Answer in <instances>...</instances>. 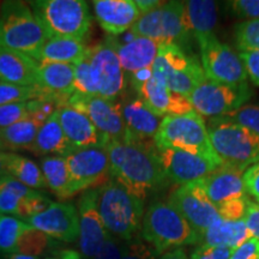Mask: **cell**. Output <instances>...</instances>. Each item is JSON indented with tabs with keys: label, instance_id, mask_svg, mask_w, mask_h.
Returning <instances> with one entry per match:
<instances>
[{
	"label": "cell",
	"instance_id": "6da1fadb",
	"mask_svg": "<svg viewBox=\"0 0 259 259\" xmlns=\"http://www.w3.org/2000/svg\"><path fill=\"white\" fill-rule=\"evenodd\" d=\"M155 142H111L107 144L111 178L141 200L168 179L155 153Z\"/></svg>",
	"mask_w": 259,
	"mask_h": 259
},
{
	"label": "cell",
	"instance_id": "7a4b0ae2",
	"mask_svg": "<svg viewBox=\"0 0 259 259\" xmlns=\"http://www.w3.org/2000/svg\"><path fill=\"white\" fill-rule=\"evenodd\" d=\"M51 37L30 5L4 2L0 5V47L21 52L36 60L41 48Z\"/></svg>",
	"mask_w": 259,
	"mask_h": 259
},
{
	"label": "cell",
	"instance_id": "3957f363",
	"mask_svg": "<svg viewBox=\"0 0 259 259\" xmlns=\"http://www.w3.org/2000/svg\"><path fill=\"white\" fill-rule=\"evenodd\" d=\"M97 190L100 216L107 232L122 241H130L138 235L144 216L143 200L112 178Z\"/></svg>",
	"mask_w": 259,
	"mask_h": 259
},
{
	"label": "cell",
	"instance_id": "277c9868",
	"mask_svg": "<svg viewBox=\"0 0 259 259\" xmlns=\"http://www.w3.org/2000/svg\"><path fill=\"white\" fill-rule=\"evenodd\" d=\"M142 239L158 254L185 245L198 244V235L180 212L168 202L150 204L143 216Z\"/></svg>",
	"mask_w": 259,
	"mask_h": 259
},
{
	"label": "cell",
	"instance_id": "5b68a950",
	"mask_svg": "<svg viewBox=\"0 0 259 259\" xmlns=\"http://www.w3.org/2000/svg\"><path fill=\"white\" fill-rule=\"evenodd\" d=\"M210 142L222 166L246 170L259 161V137L228 116L210 118Z\"/></svg>",
	"mask_w": 259,
	"mask_h": 259
},
{
	"label": "cell",
	"instance_id": "8992f818",
	"mask_svg": "<svg viewBox=\"0 0 259 259\" xmlns=\"http://www.w3.org/2000/svg\"><path fill=\"white\" fill-rule=\"evenodd\" d=\"M154 142L158 148L189 151L222 166L210 142L206 122L196 112L164 116Z\"/></svg>",
	"mask_w": 259,
	"mask_h": 259
},
{
	"label": "cell",
	"instance_id": "52a82bcc",
	"mask_svg": "<svg viewBox=\"0 0 259 259\" xmlns=\"http://www.w3.org/2000/svg\"><path fill=\"white\" fill-rule=\"evenodd\" d=\"M29 5L51 37L84 41L88 36L93 17L83 0H40L30 2Z\"/></svg>",
	"mask_w": 259,
	"mask_h": 259
},
{
	"label": "cell",
	"instance_id": "ba28073f",
	"mask_svg": "<svg viewBox=\"0 0 259 259\" xmlns=\"http://www.w3.org/2000/svg\"><path fill=\"white\" fill-rule=\"evenodd\" d=\"M153 76L170 92L186 97L206 79L202 64L176 45H161L153 65Z\"/></svg>",
	"mask_w": 259,
	"mask_h": 259
},
{
	"label": "cell",
	"instance_id": "9c48e42d",
	"mask_svg": "<svg viewBox=\"0 0 259 259\" xmlns=\"http://www.w3.org/2000/svg\"><path fill=\"white\" fill-rule=\"evenodd\" d=\"M130 32L158 45H176L183 48L192 36L186 23L185 2L163 3L154 11L141 16Z\"/></svg>",
	"mask_w": 259,
	"mask_h": 259
},
{
	"label": "cell",
	"instance_id": "30bf717a",
	"mask_svg": "<svg viewBox=\"0 0 259 259\" xmlns=\"http://www.w3.org/2000/svg\"><path fill=\"white\" fill-rule=\"evenodd\" d=\"M253 95L247 83L223 84L206 78L191 93L189 100L200 116H225L244 107Z\"/></svg>",
	"mask_w": 259,
	"mask_h": 259
},
{
	"label": "cell",
	"instance_id": "8fae6325",
	"mask_svg": "<svg viewBox=\"0 0 259 259\" xmlns=\"http://www.w3.org/2000/svg\"><path fill=\"white\" fill-rule=\"evenodd\" d=\"M70 174V196L99 189L111 179L109 156L106 147L74 149L66 157Z\"/></svg>",
	"mask_w": 259,
	"mask_h": 259
},
{
	"label": "cell",
	"instance_id": "7c38bea8",
	"mask_svg": "<svg viewBox=\"0 0 259 259\" xmlns=\"http://www.w3.org/2000/svg\"><path fill=\"white\" fill-rule=\"evenodd\" d=\"M206 78L223 84H240L247 79L244 64L231 47L219 41L215 34L196 38Z\"/></svg>",
	"mask_w": 259,
	"mask_h": 259
},
{
	"label": "cell",
	"instance_id": "4fadbf2b",
	"mask_svg": "<svg viewBox=\"0 0 259 259\" xmlns=\"http://www.w3.org/2000/svg\"><path fill=\"white\" fill-rule=\"evenodd\" d=\"M66 106H71L85 113L95 125L97 131L106 138L108 143L111 142L127 143V130L122 119L120 106L116 100L73 93Z\"/></svg>",
	"mask_w": 259,
	"mask_h": 259
},
{
	"label": "cell",
	"instance_id": "5bb4252c",
	"mask_svg": "<svg viewBox=\"0 0 259 259\" xmlns=\"http://www.w3.org/2000/svg\"><path fill=\"white\" fill-rule=\"evenodd\" d=\"M130 78L138 99L161 118L194 112L189 97L170 92L167 87L155 79L153 69L141 71Z\"/></svg>",
	"mask_w": 259,
	"mask_h": 259
},
{
	"label": "cell",
	"instance_id": "9a60e30c",
	"mask_svg": "<svg viewBox=\"0 0 259 259\" xmlns=\"http://www.w3.org/2000/svg\"><path fill=\"white\" fill-rule=\"evenodd\" d=\"M93 82L97 96L108 100H116L126 89V76L122 70L115 48L111 41L90 47Z\"/></svg>",
	"mask_w": 259,
	"mask_h": 259
},
{
	"label": "cell",
	"instance_id": "2e32d148",
	"mask_svg": "<svg viewBox=\"0 0 259 259\" xmlns=\"http://www.w3.org/2000/svg\"><path fill=\"white\" fill-rule=\"evenodd\" d=\"M168 203L190 223L197 235L221 219L218 209L208 199L199 181L178 186L170 193Z\"/></svg>",
	"mask_w": 259,
	"mask_h": 259
},
{
	"label": "cell",
	"instance_id": "e0dca14e",
	"mask_svg": "<svg viewBox=\"0 0 259 259\" xmlns=\"http://www.w3.org/2000/svg\"><path fill=\"white\" fill-rule=\"evenodd\" d=\"M155 153L167 179L178 185L202 180L221 167L208 158L189 151L155 147Z\"/></svg>",
	"mask_w": 259,
	"mask_h": 259
},
{
	"label": "cell",
	"instance_id": "ac0fdd59",
	"mask_svg": "<svg viewBox=\"0 0 259 259\" xmlns=\"http://www.w3.org/2000/svg\"><path fill=\"white\" fill-rule=\"evenodd\" d=\"M78 216L80 255L84 259H93L109 234L100 216L99 190H87L82 193L78 202Z\"/></svg>",
	"mask_w": 259,
	"mask_h": 259
},
{
	"label": "cell",
	"instance_id": "d6986e66",
	"mask_svg": "<svg viewBox=\"0 0 259 259\" xmlns=\"http://www.w3.org/2000/svg\"><path fill=\"white\" fill-rule=\"evenodd\" d=\"M27 223L57 240L76 242L79 239L78 210L72 203H53L46 211L29 219Z\"/></svg>",
	"mask_w": 259,
	"mask_h": 259
},
{
	"label": "cell",
	"instance_id": "ffe728a7",
	"mask_svg": "<svg viewBox=\"0 0 259 259\" xmlns=\"http://www.w3.org/2000/svg\"><path fill=\"white\" fill-rule=\"evenodd\" d=\"M57 116L65 137L76 149L107 147L108 142L97 131L89 116L71 106H63L57 111Z\"/></svg>",
	"mask_w": 259,
	"mask_h": 259
},
{
	"label": "cell",
	"instance_id": "44dd1931",
	"mask_svg": "<svg viewBox=\"0 0 259 259\" xmlns=\"http://www.w3.org/2000/svg\"><path fill=\"white\" fill-rule=\"evenodd\" d=\"M93 6L96 21L112 36L131 30L141 17L134 0H95Z\"/></svg>",
	"mask_w": 259,
	"mask_h": 259
},
{
	"label": "cell",
	"instance_id": "7402d4cb",
	"mask_svg": "<svg viewBox=\"0 0 259 259\" xmlns=\"http://www.w3.org/2000/svg\"><path fill=\"white\" fill-rule=\"evenodd\" d=\"M128 134L127 143L154 141L162 119L138 97L118 101Z\"/></svg>",
	"mask_w": 259,
	"mask_h": 259
},
{
	"label": "cell",
	"instance_id": "603a6c76",
	"mask_svg": "<svg viewBox=\"0 0 259 259\" xmlns=\"http://www.w3.org/2000/svg\"><path fill=\"white\" fill-rule=\"evenodd\" d=\"M115 48L119 61L130 77L143 70L153 69L161 45L145 37L134 36L125 42L108 38Z\"/></svg>",
	"mask_w": 259,
	"mask_h": 259
},
{
	"label": "cell",
	"instance_id": "cb8c5ba5",
	"mask_svg": "<svg viewBox=\"0 0 259 259\" xmlns=\"http://www.w3.org/2000/svg\"><path fill=\"white\" fill-rule=\"evenodd\" d=\"M245 170L221 166L204 179L199 180L208 199L213 205L227 200L247 197L244 185Z\"/></svg>",
	"mask_w": 259,
	"mask_h": 259
},
{
	"label": "cell",
	"instance_id": "d4e9b609",
	"mask_svg": "<svg viewBox=\"0 0 259 259\" xmlns=\"http://www.w3.org/2000/svg\"><path fill=\"white\" fill-rule=\"evenodd\" d=\"M74 65L63 63H38L37 84L42 96L53 97L66 106L73 95Z\"/></svg>",
	"mask_w": 259,
	"mask_h": 259
},
{
	"label": "cell",
	"instance_id": "484cf974",
	"mask_svg": "<svg viewBox=\"0 0 259 259\" xmlns=\"http://www.w3.org/2000/svg\"><path fill=\"white\" fill-rule=\"evenodd\" d=\"M38 63L21 52L0 47V82L36 87Z\"/></svg>",
	"mask_w": 259,
	"mask_h": 259
},
{
	"label": "cell",
	"instance_id": "4316f807",
	"mask_svg": "<svg viewBox=\"0 0 259 259\" xmlns=\"http://www.w3.org/2000/svg\"><path fill=\"white\" fill-rule=\"evenodd\" d=\"M250 232L245 220L241 221H226L220 219L209 228L198 234V246H219L235 250L242 242L250 239Z\"/></svg>",
	"mask_w": 259,
	"mask_h": 259
},
{
	"label": "cell",
	"instance_id": "83f0119b",
	"mask_svg": "<svg viewBox=\"0 0 259 259\" xmlns=\"http://www.w3.org/2000/svg\"><path fill=\"white\" fill-rule=\"evenodd\" d=\"M74 149L76 148H73L65 137L56 112V114L52 115L38 130L36 138L29 151L38 156L56 154L57 156L66 157Z\"/></svg>",
	"mask_w": 259,
	"mask_h": 259
},
{
	"label": "cell",
	"instance_id": "f1b7e54d",
	"mask_svg": "<svg viewBox=\"0 0 259 259\" xmlns=\"http://www.w3.org/2000/svg\"><path fill=\"white\" fill-rule=\"evenodd\" d=\"M89 47L83 41L67 37H50L41 48L38 63L78 64L88 53Z\"/></svg>",
	"mask_w": 259,
	"mask_h": 259
},
{
	"label": "cell",
	"instance_id": "f546056e",
	"mask_svg": "<svg viewBox=\"0 0 259 259\" xmlns=\"http://www.w3.org/2000/svg\"><path fill=\"white\" fill-rule=\"evenodd\" d=\"M186 23L191 35L198 38L213 34L218 23V6L210 0H189L185 2Z\"/></svg>",
	"mask_w": 259,
	"mask_h": 259
},
{
	"label": "cell",
	"instance_id": "4dcf8cb0",
	"mask_svg": "<svg viewBox=\"0 0 259 259\" xmlns=\"http://www.w3.org/2000/svg\"><path fill=\"white\" fill-rule=\"evenodd\" d=\"M41 170L46 187L60 199L70 198V174L66 158L46 156L41 160Z\"/></svg>",
	"mask_w": 259,
	"mask_h": 259
},
{
	"label": "cell",
	"instance_id": "1f68e13d",
	"mask_svg": "<svg viewBox=\"0 0 259 259\" xmlns=\"http://www.w3.org/2000/svg\"><path fill=\"white\" fill-rule=\"evenodd\" d=\"M38 193L12 177L0 179V215H17L19 202Z\"/></svg>",
	"mask_w": 259,
	"mask_h": 259
},
{
	"label": "cell",
	"instance_id": "d6a6232c",
	"mask_svg": "<svg viewBox=\"0 0 259 259\" xmlns=\"http://www.w3.org/2000/svg\"><path fill=\"white\" fill-rule=\"evenodd\" d=\"M38 130H40V126L27 116L10 127L2 130L0 135H2L6 149L29 150L36 138Z\"/></svg>",
	"mask_w": 259,
	"mask_h": 259
},
{
	"label": "cell",
	"instance_id": "836d02e7",
	"mask_svg": "<svg viewBox=\"0 0 259 259\" xmlns=\"http://www.w3.org/2000/svg\"><path fill=\"white\" fill-rule=\"evenodd\" d=\"M9 176L21 181L32 190L45 189L46 181L41 168L30 158L12 154L9 164Z\"/></svg>",
	"mask_w": 259,
	"mask_h": 259
},
{
	"label": "cell",
	"instance_id": "e575fe53",
	"mask_svg": "<svg viewBox=\"0 0 259 259\" xmlns=\"http://www.w3.org/2000/svg\"><path fill=\"white\" fill-rule=\"evenodd\" d=\"M52 248H56V242L53 241V239L30 226L22 233L16 246L15 253L41 257Z\"/></svg>",
	"mask_w": 259,
	"mask_h": 259
},
{
	"label": "cell",
	"instance_id": "d590c367",
	"mask_svg": "<svg viewBox=\"0 0 259 259\" xmlns=\"http://www.w3.org/2000/svg\"><path fill=\"white\" fill-rule=\"evenodd\" d=\"M27 222L10 215H0V254L9 255L16 252L22 233L29 228Z\"/></svg>",
	"mask_w": 259,
	"mask_h": 259
},
{
	"label": "cell",
	"instance_id": "8d00e7d4",
	"mask_svg": "<svg viewBox=\"0 0 259 259\" xmlns=\"http://www.w3.org/2000/svg\"><path fill=\"white\" fill-rule=\"evenodd\" d=\"M235 45L240 52L259 51V19L244 21L235 25Z\"/></svg>",
	"mask_w": 259,
	"mask_h": 259
},
{
	"label": "cell",
	"instance_id": "74e56055",
	"mask_svg": "<svg viewBox=\"0 0 259 259\" xmlns=\"http://www.w3.org/2000/svg\"><path fill=\"white\" fill-rule=\"evenodd\" d=\"M73 88L74 93L80 95L95 96L97 95L95 84L93 82L92 76V63H90V47L88 53L80 60L78 64L74 65L73 74Z\"/></svg>",
	"mask_w": 259,
	"mask_h": 259
},
{
	"label": "cell",
	"instance_id": "f35d334b",
	"mask_svg": "<svg viewBox=\"0 0 259 259\" xmlns=\"http://www.w3.org/2000/svg\"><path fill=\"white\" fill-rule=\"evenodd\" d=\"M41 96L42 93L37 87H22L0 82V106L28 102Z\"/></svg>",
	"mask_w": 259,
	"mask_h": 259
},
{
	"label": "cell",
	"instance_id": "ab89813d",
	"mask_svg": "<svg viewBox=\"0 0 259 259\" xmlns=\"http://www.w3.org/2000/svg\"><path fill=\"white\" fill-rule=\"evenodd\" d=\"M60 107H63V105L53 97H37V99L28 101V116L41 127L52 115L56 114Z\"/></svg>",
	"mask_w": 259,
	"mask_h": 259
},
{
	"label": "cell",
	"instance_id": "60d3db41",
	"mask_svg": "<svg viewBox=\"0 0 259 259\" xmlns=\"http://www.w3.org/2000/svg\"><path fill=\"white\" fill-rule=\"evenodd\" d=\"M53 203L54 202L47 198L45 194L38 192L35 196L27 197V198H23L19 202L17 216L19 219L28 221L29 219L46 211Z\"/></svg>",
	"mask_w": 259,
	"mask_h": 259
},
{
	"label": "cell",
	"instance_id": "b9f144b4",
	"mask_svg": "<svg viewBox=\"0 0 259 259\" xmlns=\"http://www.w3.org/2000/svg\"><path fill=\"white\" fill-rule=\"evenodd\" d=\"M248 197H241V198H234L227 200L219 205H216L220 218L226 221H241L245 219L246 211H247Z\"/></svg>",
	"mask_w": 259,
	"mask_h": 259
},
{
	"label": "cell",
	"instance_id": "7bdbcfd3",
	"mask_svg": "<svg viewBox=\"0 0 259 259\" xmlns=\"http://www.w3.org/2000/svg\"><path fill=\"white\" fill-rule=\"evenodd\" d=\"M232 120L238 122L239 125L244 126L245 128L250 130L254 135L259 137V106L257 105H245L238 111L226 115Z\"/></svg>",
	"mask_w": 259,
	"mask_h": 259
},
{
	"label": "cell",
	"instance_id": "ee69618b",
	"mask_svg": "<svg viewBox=\"0 0 259 259\" xmlns=\"http://www.w3.org/2000/svg\"><path fill=\"white\" fill-rule=\"evenodd\" d=\"M28 116V102L0 106V131Z\"/></svg>",
	"mask_w": 259,
	"mask_h": 259
},
{
	"label": "cell",
	"instance_id": "f6af8a7d",
	"mask_svg": "<svg viewBox=\"0 0 259 259\" xmlns=\"http://www.w3.org/2000/svg\"><path fill=\"white\" fill-rule=\"evenodd\" d=\"M121 259H157V253L142 236L136 235L134 239L126 241Z\"/></svg>",
	"mask_w": 259,
	"mask_h": 259
},
{
	"label": "cell",
	"instance_id": "bcb514c9",
	"mask_svg": "<svg viewBox=\"0 0 259 259\" xmlns=\"http://www.w3.org/2000/svg\"><path fill=\"white\" fill-rule=\"evenodd\" d=\"M125 245L126 241L108 234L102 247L100 248L99 253L93 259H121L124 254Z\"/></svg>",
	"mask_w": 259,
	"mask_h": 259
},
{
	"label": "cell",
	"instance_id": "7dc6e473",
	"mask_svg": "<svg viewBox=\"0 0 259 259\" xmlns=\"http://www.w3.org/2000/svg\"><path fill=\"white\" fill-rule=\"evenodd\" d=\"M233 253L232 248L219 246H197L189 259H229Z\"/></svg>",
	"mask_w": 259,
	"mask_h": 259
},
{
	"label": "cell",
	"instance_id": "c3c4849f",
	"mask_svg": "<svg viewBox=\"0 0 259 259\" xmlns=\"http://www.w3.org/2000/svg\"><path fill=\"white\" fill-rule=\"evenodd\" d=\"M229 6L236 17L246 21L259 19V0H235Z\"/></svg>",
	"mask_w": 259,
	"mask_h": 259
},
{
	"label": "cell",
	"instance_id": "681fc988",
	"mask_svg": "<svg viewBox=\"0 0 259 259\" xmlns=\"http://www.w3.org/2000/svg\"><path fill=\"white\" fill-rule=\"evenodd\" d=\"M244 185L246 193L250 194L259 205V161L245 170Z\"/></svg>",
	"mask_w": 259,
	"mask_h": 259
},
{
	"label": "cell",
	"instance_id": "f907efd6",
	"mask_svg": "<svg viewBox=\"0 0 259 259\" xmlns=\"http://www.w3.org/2000/svg\"><path fill=\"white\" fill-rule=\"evenodd\" d=\"M239 57H240L246 73L251 78L252 83L259 87V51L240 52Z\"/></svg>",
	"mask_w": 259,
	"mask_h": 259
},
{
	"label": "cell",
	"instance_id": "816d5d0a",
	"mask_svg": "<svg viewBox=\"0 0 259 259\" xmlns=\"http://www.w3.org/2000/svg\"><path fill=\"white\" fill-rule=\"evenodd\" d=\"M229 259H259V241L253 238L247 239L233 250Z\"/></svg>",
	"mask_w": 259,
	"mask_h": 259
},
{
	"label": "cell",
	"instance_id": "f5cc1de1",
	"mask_svg": "<svg viewBox=\"0 0 259 259\" xmlns=\"http://www.w3.org/2000/svg\"><path fill=\"white\" fill-rule=\"evenodd\" d=\"M244 220L251 238L259 241V205L257 203L248 200L247 211Z\"/></svg>",
	"mask_w": 259,
	"mask_h": 259
},
{
	"label": "cell",
	"instance_id": "db71d44e",
	"mask_svg": "<svg viewBox=\"0 0 259 259\" xmlns=\"http://www.w3.org/2000/svg\"><path fill=\"white\" fill-rule=\"evenodd\" d=\"M44 259H82L79 252L69 248H61V250H53L50 255Z\"/></svg>",
	"mask_w": 259,
	"mask_h": 259
},
{
	"label": "cell",
	"instance_id": "11a10c76",
	"mask_svg": "<svg viewBox=\"0 0 259 259\" xmlns=\"http://www.w3.org/2000/svg\"><path fill=\"white\" fill-rule=\"evenodd\" d=\"M135 3L137 5L139 12H141V16L154 11L155 9L163 4V2H158V0H136Z\"/></svg>",
	"mask_w": 259,
	"mask_h": 259
},
{
	"label": "cell",
	"instance_id": "9f6ffc18",
	"mask_svg": "<svg viewBox=\"0 0 259 259\" xmlns=\"http://www.w3.org/2000/svg\"><path fill=\"white\" fill-rule=\"evenodd\" d=\"M11 153H4L0 151V179L9 176V164L11 160Z\"/></svg>",
	"mask_w": 259,
	"mask_h": 259
},
{
	"label": "cell",
	"instance_id": "6f0895ef",
	"mask_svg": "<svg viewBox=\"0 0 259 259\" xmlns=\"http://www.w3.org/2000/svg\"><path fill=\"white\" fill-rule=\"evenodd\" d=\"M160 259H189V255H187L185 248L179 247L163 253L160 257Z\"/></svg>",
	"mask_w": 259,
	"mask_h": 259
},
{
	"label": "cell",
	"instance_id": "680465c9",
	"mask_svg": "<svg viewBox=\"0 0 259 259\" xmlns=\"http://www.w3.org/2000/svg\"><path fill=\"white\" fill-rule=\"evenodd\" d=\"M6 259H41V257H34V255H27L21 253H12L6 255Z\"/></svg>",
	"mask_w": 259,
	"mask_h": 259
},
{
	"label": "cell",
	"instance_id": "91938a15",
	"mask_svg": "<svg viewBox=\"0 0 259 259\" xmlns=\"http://www.w3.org/2000/svg\"><path fill=\"white\" fill-rule=\"evenodd\" d=\"M4 149H6L4 142H3V138H2V135H0V151L4 150Z\"/></svg>",
	"mask_w": 259,
	"mask_h": 259
},
{
	"label": "cell",
	"instance_id": "94428289",
	"mask_svg": "<svg viewBox=\"0 0 259 259\" xmlns=\"http://www.w3.org/2000/svg\"><path fill=\"white\" fill-rule=\"evenodd\" d=\"M0 5H2V4H0Z\"/></svg>",
	"mask_w": 259,
	"mask_h": 259
}]
</instances>
